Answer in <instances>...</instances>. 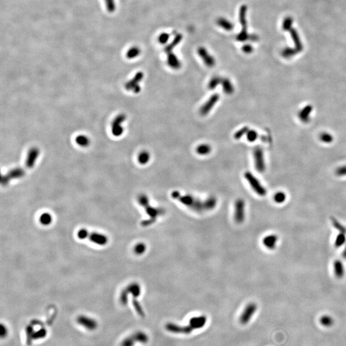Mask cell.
Instances as JSON below:
<instances>
[{
    "mask_svg": "<svg viewBox=\"0 0 346 346\" xmlns=\"http://www.w3.org/2000/svg\"><path fill=\"white\" fill-rule=\"evenodd\" d=\"M247 10L248 7L245 5H242L239 9V19L242 26V30L236 36V39L239 42H244L249 38L247 30Z\"/></svg>",
    "mask_w": 346,
    "mask_h": 346,
    "instance_id": "1",
    "label": "cell"
},
{
    "mask_svg": "<svg viewBox=\"0 0 346 346\" xmlns=\"http://www.w3.org/2000/svg\"><path fill=\"white\" fill-rule=\"evenodd\" d=\"M178 200L181 203L190 208H191L194 211H196V212L201 213L203 211H206L204 201H201V200L194 197L191 195H181Z\"/></svg>",
    "mask_w": 346,
    "mask_h": 346,
    "instance_id": "2",
    "label": "cell"
},
{
    "mask_svg": "<svg viewBox=\"0 0 346 346\" xmlns=\"http://www.w3.org/2000/svg\"><path fill=\"white\" fill-rule=\"evenodd\" d=\"M245 178L253 191L260 196H265L267 194L265 188L261 184L259 180L251 173L246 172L244 174Z\"/></svg>",
    "mask_w": 346,
    "mask_h": 346,
    "instance_id": "3",
    "label": "cell"
},
{
    "mask_svg": "<svg viewBox=\"0 0 346 346\" xmlns=\"http://www.w3.org/2000/svg\"><path fill=\"white\" fill-rule=\"evenodd\" d=\"M234 219L238 224H241L245 219V202L242 199H238L235 203Z\"/></svg>",
    "mask_w": 346,
    "mask_h": 346,
    "instance_id": "4",
    "label": "cell"
},
{
    "mask_svg": "<svg viewBox=\"0 0 346 346\" xmlns=\"http://www.w3.org/2000/svg\"><path fill=\"white\" fill-rule=\"evenodd\" d=\"M144 74L142 72H138L131 80L125 84V88L127 91H132L134 93L137 94L140 91V87L139 85L143 79Z\"/></svg>",
    "mask_w": 346,
    "mask_h": 346,
    "instance_id": "5",
    "label": "cell"
},
{
    "mask_svg": "<svg viewBox=\"0 0 346 346\" xmlns=\"http://www.w3.org/2000/svg\"><path fill=\"white\" fill-rule=\"evenodd\" d=\"M253 156L256 169L260 173L264 172L265 170V164L263 150L260 148H256L254 150Z\"/></svg>",
    "mask_w": 346,
    "mask_h": 346,
    "instance_id": "6",
    "label": "cell"
},
{
    "mask_svg": "<svg viewBox=\"0 0 346 346\" xmlns=\"http://www.w3.org/2000/svg\"><path fill=\"white\" fill-rule=\"evenodd\" d=\"M256 310H257V305L254 303H251L245 306L240 317V322L242 325H244L248 324Z\"/></svg>",
    "mask_w": 346,
    "mask_h": 346,
    "instance_id": "7",
    "label": "cell"
},
{
    "mask_svg": "<svg viewBox=\"0 0 346 346\" xmlns=\"http://www.w3.org/2000/svg\"><path fill=\"white\" fill-rule=\"evenodd\" d=\"M126 120L125 114H120L117 116L111 123V132L116 137L121 136L124 132V128L122 126V123Z\"/></svg>",
    "mask_w": 346,
    "mask_h": 346,
    "instance_id": "8",
    "label": "cell"
},
{
    "mask_svg": "<svg viewBox=\"0 0 346 346\" xmlns=\"http://www.w3.org/2000/svg\"><path fill=\"white\" fill-rule=\"evenodd\" d=\"M197 54L208 68H213L216 65L215 59L212 55L208 53V50L205 48L199 47L197 49Z\"/></svg>",
    "mask_w": 346,
    "mask_h": 346,
    "instance_id": "9",
    "label": "cell"
},
{
    "mask_svg": "<svg viewBox=\"0 0 346 346\" xmlns=\"http://www.w3.org/2000/svg\"><path fill=\"white\" fill-rule=\"evenodd\" d=\"M219 99V96L217 94H214L211 96L207 100L206 103L201 107L200 108V114L202 116H206L210 111L213 108V107L216 105Z\"/></svg>",
    "mask_w": 346,
    "mask_h": 346,
    "instance_id": "10",
    "label": "cell"
},
{
    "mask_svg": "<svg viewBox=\"0 0 346 346\" xmlns=\"http://www.w3.org/2000/svg\"><path fill=\"white\" fill-rule=\"evenodd\" d=\"M25 175V171L23 169L17 168L12 171H9L6 175H4L2 178V184L3 185H7L8 182L12 179L22 178Z\"/></svg>",
    "mask_w": 346,
    "mask_h": 346,
    "instance_id": "11",
    "label": "cell"
},
{
    "mask_svg": "<svg viewBox=\"0 0 346 346\" xmlns=\"http://www.w3.org/2000/svg\"><path fill=\"white\" fill-rule=\"evenodd\" d=\"M77 322L80 325L90 331L95 330L97 327V323L94 319L85 315H80L77 318Z\"/></svg>",
    "mask_w": 346,
    "mask_h": 346,
    "instance_id": "12",
    "label": "cell"
},
{
    "mask_svg": "<svg viewBox=\"0 0 346 346\" xmlns=\"http://www.w3.org/2000/svg\"><path fill=\"white\" fill-rule=\"evenodd\" d=\"M166 329L171 333H183V334H190L194 329L189 325L187 326L182 327L178 326L173 323H168L165 326Z\"/></svg>",
    "mask_w": 346,
    "mask_h": 346,
    "instance_id": "13",
    "label": "cell"
},
{
    "mask_svg": "<svg viewBox=\"0 0 346 346\" xmlns=\"http://www.w3.org/2000/svg\"><path fill=\"white\" fill-rule=\"evenodd\" d=\"M87 238L92 242L99 245H106L108 242V238L105 235L96 232H89Z\"/></svg>",
    "mask_w": 346,
    "mask_h": 346,
    "instance_id": "14",
    "label": "cell"
},
{
    "mask_svg": "<svg viewBox=\"0 0 346 346\" xmlns=\"http://www.w3.org/2000/svg\"><path fill=\"white\" fill-rule=\"evenodd\" d=\"M207 318L205 315L194 317L189 320V326L193 329H200L204 327L206 325Z\"/></svg>",
    "mask_w": 346,
    "mask_h": 346,
    "instance_id": "15",
    "label": "cell"
},
{
    "mask_svg": "<svg viewBox=\"0 0 346 346\" xmlns=\"http://www.w3.org/2000/svg\"><path fill=\"white\" fill-rule=\"evenodd\" d=\"M39 154V150L37 148H33L29 151L26 161V165L28 168H32L34 166Z\"/></svg>",
    "mask_w": 346,
    "mask_h": 346,
    "instance_id": "16",
    "label": "cell"
},
{
    "mask_svg": "<svg viewBox=\"0 0 346 346\" xmlns=\"http://www.w3.org/2000/svg\"><path fill=\"white\" fill-rule=\"evenodd\" d=\"M167 65L169 66V68H171L173 69L178 70L181 68L182 63L180 60L178 59L177 56L172 52L167 53Z\"/></svg>",
    "mask_w": 346,
    "mask_h": 346,
    "instance_id": "17",
    "label": "cell"
},
{
    "mask_svg": "<svg viewBox=\"0 0 346 346\" xmlns=\"http://www.w3.org/2000/svg\"><path fill=\"white\" fill-rule=\"evenodd\" d=\"M278 242V237L274 234L265 236L263 239V244L268 249L273 250L276 248Z\"/></svg>",
    "mask_w": 346,
    "mask_h": 346,
    "instance_id": "18",
    "label": "cell"
},
{
    "mask_svg": "<svg viewBox=\"0 0 346 346\" xmlns=\"http://www.w3.org/2000/svg\"><path fill=\"white\" fill-rule=\"evenodd\" d=\"M146 214L150 217V218L157 219V217L163 216L165 214V211L162 208H155L149 205L145 207Z\"/></svg>",
    "mask_w": 346,
    "mask_h": 346,
    "instance_id": "19",
    "label": "cell"
},
{
    "mask_svg": "<svg viewBox=\"0 0 346 346\" xmlns=\"http://www.w3.org/2000/svg\"><path fill=\"white\" fill-rule=\"evenodd\" d=\"M333 271L335 276L339 278H342L345 275V267L342 262L340 260H336L333 263Z\"/></svg>",
    "mask_w": 346,
    "mask_h": 346,
    "instance_id": "20",
    "label": "cell"
},
{
    "mask_svg": "<svg viewBox=\"0 0 346 346\" xmlns=\"http://www.w3.org/2000/svg\"><path fill=\"white\" fill-rule=\"evenodd\" d=\"M312 110H313V107H312L311 105L305 106L299 111V119L302 122H305V123H306V122H308L310 121V117Z\"/></svg>",
    "mask_w": 346,
    "mask_h": 346,
    "instance_id": "21",
    "label": "cell"
},
{
    "mask_svg": "<svg viewBox=\"0 0 346 346\" xmlns=\"http://www.w3.org/2000/svg\"><path fill=\"white\" fill-rule=\"evenodd\" d=\"M128 294H131L133 298L138 297L141 293L140 285L137 283H132L130 284L125 289Z\"/></svg>",
    "mask_w": 346,
    "mask_h": 346,
    "instance_id": "22",
    "label": "cell"
},
{
    "mask_svg": "<svg viewBox=\"0 0 346 346\" xmlns=\"http://www.w3.org/2000/svg\"><path fill=\"white\" fill-rule=\"evenodd\" d=\"M217 25L226 31H231L234 28V25L231 21L225 17H219L217 20Z\"/></svg>",
    "mask_w": 346,
    "mask_h": 346,
    "instance_id": "23",
    "label": "cell"
},
{
    "mask_svg": "<svg viewBox=\"0 0 346 346\" xmlns=\"http://www.w3.org/2000/svg\"><path fill=\"white\" fill-rule=\"evenodd\" d=\"M222 90L227 95L232 94L234 92V87L228 78H222L221 83Z\"/></svg>",
    "mask_w": 346,
    "mask_h": 346,
    "instance_id": "24",
    "label": "cell"
},
{
    "mask_svg": "<svg viewBox=\"0 0 346 346\" xmlns=\"http://www.w3.org/2000/svg\"><path fill=\"white\" fill-rule=\"evenodd\" d=\"M182 39H183V36L182 34H180H180H177L174 38V39L173 40V41L169 44V45H167V46H166V48H165V51L167 53L172 52L173 50L178 45V44L180 43Z\"/></svg>",
    "mask_w": 346,
    "mask_h": 346,
    "instance_id": "25",
    "label": "cell"
},
{
    "mask_svg": "<svg viewBox=\"0 0 346 346\" xmlns=\"http://www.w3.org/2000/svg\"><path fill=\"white\" fill-rule=\"evenodd\" d=\"M132 337L136 342H139L141 344H146L149 340L147 334L142 331L136 332L135 334H133Z\"/></svg>",
    "mask_w": 346,
    "mask_h": 346,
    "instance_id": "26",
    "label": "cell"
},
{
    "mask_svg": "<svg viewBox=\"0 0 346 346\" xmlns=\"http://www.w3.org/2000/svg\"><path fill=\"white\" fill-rule=\"evenodd\" d=\"M141 53L140 49L137 46H133L130 48L126 52V56L128 59H133L137 58Z\"/></svg>",
    "mask_w": 346,
    "mask_h": 346,
    "instance_id": "27",
    "label": "cell"
},
{
    "mask_svg": "<svg viewBox=\"0 0 346 346\" xmlns=\"http://www.w3.org/2000/svg\"><path fill=\"white\" fill-rule=\"evenodd\" d=\"M206 211L213 210L217 205V199L214 196H210L204 201Z\"/></svg>",
    "mask_w": 346,
    "mask_h": 346,
    "instance_id": "28",
    "label": "cell"
},
{
    "mask_svg": "<svg viewBox=\"0 0 346 346\" xmlns=\"http://www.w3.org/2000/svg\"><path fill=\"white\" fill-rule=\"evenodd\" d=\"M211 151V147L208 144H201L196 148V152L199 155H207Z\"/></svg>",
    "mask_w": 346,
    "mask_h": 346,
    "instance_id": "29",
    "label": "cell"
},
{
    "mask_svg": "<svg viewBox=\"0 0 346 346\" xmlns=\"http://www.w3.org/2000/svg\"><path fill=\"white\" fill-rule=\"evenodd\" d=\"M346 242V233H340L338 234L334 240V245L336 248H340Z\"/></svg>",
    "mask_w": 346,
    "mask_h": 346,
    "instance_id": "30",
    "label": "cell"
},
{
    "mask_svg": "<svg viewBox=\"0 0 346 346\" xmlns=\"http://www.w3.org/2000/svg\"><path fill=\"white\" fill-rule=\"evenodd\" d=\"M150 160V154L146 151L140 152L138 156V162L141 165L146 164Z\"/></svg>",
    "mask_w": 346,
    "mask_h": 346,
    "instance_id": "31",
    "label": "cell"
},
{
    "mask_svg": "<svg viewBox=\"0 0 346 346\" xmlns=\"http://www.w3.org/2000/svg\"><path fill=\"white\" fill-rule=\"evenodd\" d=\"M39 222L42 225L48 226L52 222V216L49 213H43L39 217Z\"/></svg>",
    "mask_w": 346,
    "mask_h": 346,
    "instance_id": "32",
    "label": "cell"
},
{
    "mask_svg": "<svg viewBox=\"0 0 346 346\" xmlns=\"http://www.w3.org/2000/svg\"><path fill=\"white\" fill-rule=\"evenodd\" d=\"M76 142L82 147H87L90 144V139L85 135H79L76 138Z\"/></svg>",
    "mask_w": 346,
    "mask_h": 346,
    "instance_id": "33",
    "label": "cell"
},
{
    "mask_svg": "<svg viewBox=\"0 0 346 346\" xmlns=\"http://www.w3.org/2000/svg\"><path fill=\"white\" fill-rule=\"evenodd\" d=\"M331 221L333 226L337 231H339L340 233H346V228L343 225H342L336 218L332 217L331 218Z\"/></svg>",
    "mask_w": 346,
    "mask_h": 346,
    "instance_id": "34",
    "label": "cell"
},
{
    "mask_svg": "<svg viewBox=\"0 0 346 346\" xmlns=\"http://www.w3.org/2000/svg\"><path fill=\"white\" fill-rule=\"evenodd\" d=\"M222 79L219 76H214L212 78H211L208 84V87L210 89V90H214V89L220 84L222 82Z\"/></svg>",
    "mask_w": 346,
    "mask_h": 346,
    "instance_id": "35",
    "label": "cell"
},
{
    "mask_svg": "<svg viewBox=\"0 0 346 346\" xmlns=\"http://www.w3.org/2000/svg\"><path fill=\"white\" fill-rule=\"evenodd\" d=\"M146 250V245L143 242L137 243L133 248V251L137 255H141L144 254Z\"/></svg>",
    "mask_w": 346,
    "mask_h": 346,
    "instance_id": "36",
    "label": "cell"
},
{
    "mask_svg": "<svg viewBox=\"0 0 346 346\" xmlns=\"http://www.w3.org/2000/svg\"><path fill=\"white\" fill-rule=\"evenodd\" d=\"M286 194L282 191L276 192L274 196V201L277 204L283 203L286 201Z\"/></svg>",
    "mask_w": 346,
    "mask_h": 346,
    "instance_id": "37",
    "label": "cell"
},
{
    "mask_svg": "<svg viewBox=\"0 0 346 346\" xmlns=\"http://www.w3.org/2000/svg\"><path fill=\"white\" fill-rule=\"evenodd\" d=\"M333 319L331 317L329 316V315H324L322 317H321L320 319V322L321 325L324 326H326V327H329L331 326V325H333Z\"/></svg>",
    "mask_w": 346,
    "mask_h": 346,
    "instance_id": "38",
    "label": "cell"
},
{
    "mask_svg": "<svg viewBox=\"0 0 346 346\" xmlns=\"http://www.w3.org/2000/svg\"><path fill=\"white\" fill-rule=\"evenodd\" d=\"M47 335V331L46 329H45L44 328H42L39 330H38L36 332H33V335H32V339L33 340H37V339H41L45 337Z\"/></svg>",
    "mask_w": 346,
    "mask_h": 346,
    "instance_id": "39",
    "label": "cell"
},
{
    "mask_svg": "<svg viewBox=\"0 0 346 346\" xmlns=\"http://www.w3.org/2000/svg\"><path fill=\"white\" fill-rule=\"evenodd\" d=\"M132 303L133 305L135 308L136 311L137 312V314L142 317H145V314H144V311L143 310L141 305H140L139 301L136 299V298H134L132 301Z\"/></svg>",
    "mask_w": 346,
    "mask_h": 346,
    "instance_id": "40",
    "label": "cell"
},
{
    "mask_svg": "<svg viewBox=\"0 0 346 346\" xmlns=\"http://www.w3.org/2000/svg\"><path fill=\"white\" fill-rule=\"evenodd\" d=\"M107 10L109 13H113L116 9L115 0H105Z\"/></svg>",
    "mask_w": 346,
    "mask_h": 346,
    "instance_id": "41",
    "label": "cell"
},
{
    "mask_svg": "<svg viewBox=\"0 0 346 346\" xmlns=\"http://www.w3.org/2000/svg\"><path fill=\"white\" fill-rule=\"evenodd\" d=\"M138 202L143 207H146L149 205V201L148 196L146 194H140L138 196Z\"/></svg>",
    "mask_w": 346,
    "mask_h": 346,
    "instance_id": "42",
    "label": "cell"
},
{
    "mask_svg": "<svg viewBox=\"0 0 346 346\" xmlns=\"http://www.w3.org/2000/svg\"><path fill=\"white\" fill-rule=\"evenodd\" d=\"M249 131V128L248 126H244L240 130H239L234 135V138L237 140L240 139L244 135H246V133Z\"/></svg>",
    "mask_w": 346,
    "mask_h": 346,
    "instance_id": "43",
    "label": "cell"
},
{
    "mask_svg": "<svg viewBox=\"0 0 346 346\" xmlns=\"http://www.w3.org/2000/svg\"><path fill=\"white\" fill-rule=\"evenodd\" d=\"M320 140L325 143H331L333 140V137L329 133H322L320 135Z\"/></svg>",
    "mask_w": 346,
    "mask_h": 346,
    "instance_id": "44",
    "label": "cell"
},
{
    "mask_svg": "<svg viewBox=\"0 0 346 346\" xmlns=\"http://www.w3.org/2000/svg\"><path fill=\"white\" fill-rule=\"evenodd\" d=\"M246 137H247V139L248 141L249 142H254L256 139L258 138V133L256 132L255 130H251L248 131V133H246Z\"/></svg>",
    "mask_w": 346,
    "mask_h": 346,
    "instance_id": "45",
    "label": "cell"
},
{
    "mask_svg": "<svg viewBox=\"0 0 346 346\" xmlns=\"http://www.w3.org/2000/svg\"><path fill=\"white\" fill-rule=\"evenodd\" d=\"M26 335H27V344L28 345H30L31 344V342H32V335H33V329L31 325H28L26 328Z\"/></svg>",
    "mask_w": 346,
    "mask_h": 346,
    "instance_id": "46",
    "label": "cell"
},
{
    "mask_svg": "<svg viewBox=\"0 0 346 346\" xmlns=\"http://www.w3.org/2000/svg\"><path fill=\"white\" fill-rule=\"evenodd\" d=\"M169 37H170V35L169 34V33H165V32L162 33L158 37V41L162 44H165L167 42H168V40L169 39Z\"/></svg>",
    "mask_w": 346,
    "mask_h": 346,
    "instance_id": "47",
    "label": "cell"
},
{
    "mask_svg": "<svg viewBox=\"0 0 346 346\" xmlns=\"http://www.w3.org/2000/svg\"><path fill=\"white\" fill-rule=\"evenodd\" d=\"M135 339H133L132 336L126 338L122 342L121 346H134L135 343Z\"/></svg>",
    "mask_w": 346,
    "mask_h": 346,
    "instance_id": "48",
    "label": "cell"
},
{
    "mask_svg": "<svg viewBox=\"0 0 346 346\" xmlns=\"http://www.w3.org/2000/svg\"><path fill=\"white\" fill-rule=\"evenodd\" d=\"M88 231L85 228L80 229L77 233V236L80 239H87L88 235Z\"/></svg>",
    "mask_w": 346,
    "mask_h": 346,
    "instance_id": "49",
    "label": "cell"
},
{
    "mask_svg": "<svg viewBox=\"0 0 346 346\" xmlns=\"http://www.w3.org/2000/svg\"><path fill=\"white\" fill-rule=\"evenodd\" d=\"M128 292L124 290V291H122V292H121V296H120V301H121V303L122 305H126L128 303Z\"/></svg>",
    "mask_w": 346,
    "mask_h": 346,
    "instance_id": "50",
    "label": "cell"
},
{
    "mask_svg": "<svg viewBox=\"0 0 346 346\" xmlns=\"http://www.w3.org/2000/svg\"><path fill=\"white\" fill-rule=\"evenodd\" d=\"M335 173L339 176H346V165L341 166L336 170Z\"/></svg>",
    "mask_w": 346,
    "mask_h": 346,
    "instance_id": "51",
    "label": "cell"
},
{
    "mask_svg": "<svg viewBox=\"0 0 346 346\" xmlns=\"http://www.w3.org/2000/svg\"><path fill=\"white\" fill-rule=\"evenodd\" d=\"M155 221H156V219H154V218H149V219H146V220H142V221L141 222V225H142L143 227H147V226H149L153 225V223L155 222Z\"/></svg>",
    "mask_w": 346,
    "mask_h": 346,
    "instance_id": "52",
    "label": "cell"
},
{
    "mask_svg": "<svg viewBox=\"0 0 346 346\" xmlns=\"http://www.w3.org/2000/svg\"><path fill=\"white\" fill-rule=\"evenodd\" d=\"M242 50V51H243V52H244V53L250 54V53H251L253 52V48L252 47L251 45H250V44H245V45L243 46Z\"/></svg>",
    "mask_w": 346,
    "mask_h": 346,
    "instance_id": "53",
    "label": "cell"
},
{
    "mask_svg": "<svg viewBox=\"0 0 346 346\" xmlns=\"http://www.w3.org/2000/svg\"><path fill=\"white\" fill-rule=\"evenodd\" d=\"M7 333H8V331L6 326H5L2 324L1 325V337L2 338L5 337L7 335Z\"/></svg>",
    "mask_w": 346,
    "mask_h": 346,
    "instance_id": "54",
    "label": "cell"
},
{
    "mask_svg": "<svg viewBox=\"0 0 346 346\" xmlns=\"http://www.w3.org/2000/svg\"><path fill=\"white\" fill-rule=\"evenodd\" d=\"M180 196H181L180 193L179 192H178V191H173V192H172V194H171L172 197H173V199H178V198H179V197H180Z\"/></svg>",
    "mask_w": 346,
    "mask_h": 346,
    "instance_id": "55",
    "label": "cell"
},
{
    "mask_svg": "<svg viewBox=\"0 0 346 346\" xmlns=\"http://www.w3.org/2000/svg\"><path fill=\"white\" fill-rule=\"evenodd\" d=\"M342 256H343L344 258L346 259V245H345V248L343 250V252H342Z\"/></svg>",
    "mask_w": 346,
    "mask_h": 346,
    "instance_id": "56",
    "label": "cell"
}]
</instances>
